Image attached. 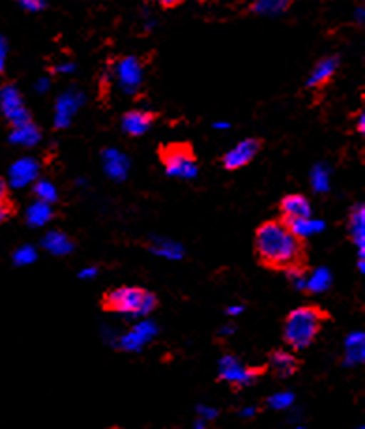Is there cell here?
<instances>
[{
    "instance_id": "4",
    "label": "cell",
    "mask_w": 365,
    "mask_h": 429,
    "mask_svg": "<svg viewBox=\"0 0 365 429\" xmlns=\"http://www.w3.org/2000/svg\"><path fill=\"white\" fill-rule=\"evenodd\" d=\"M160 160L169 177L193 178L197 177L199 165L197 156L190 143H169L160 148Z\"/></svg>"
},
{
    "instance_id": "20",
    "label": "cell",
    "mask_w": 365,
    "mask_h": 429,
    "mask_svg": "<svg viewBox=\"0 0 365 429\" xmlns=\"http://www.w3.org/2000/svg\"><path fill=\"white\" fill-rule=\"evenodd\" d=\"M11 141L17 143V145H25V147H32L36 143L40 141V130L29 122V124H23L19 128H14V133H11Z\"/></svg>"
},
{
    "instance_id": "28",
    "label": "cell",
    "mask_w": 365,
    "mask_h": 429,
    "mask_svg": "<svg viewBox=\"0 0 365 429\" xmlns=\"http://www.w3.org/2000/svg\"><path fill=\"white\" fill-rule=\"evenodd\" d=\"M17 212V207L16 202L11 201L10 197L4 199V201H0V225L4 222H8L11 216H16Z\"/></svg>"
},
{
    "instance_id": "31",
    "label": "cell",
    "mask_w": 365,
    "mask_h": 429,
    "mask_svg": "<svg viewBox=\"0 0 365 429\" xmlns=\"http://www.w3.org/2000/svg\"><path fill=\"white\" fill-rule=\"evenodd\" d=\"M356 130L360 133L365 132V116H364V111L358 113V126H356Z\"/></svg>"
},
{
    "instance_id": "6",
    "label": "cell",
    "mask_w": 365,
    "mask_h": 429,
    "mask_svg": "<svg viewBox=\"0 0 365 429\" xmlns=\"http://www.w3.org/2000/svg\"><path fill=\"white\" fill-rule=\"evenodd\" d=\"M262 143L259 139H245L236 145L232 150H229L223 156V167L227 171H238L242 167H245L247 163L253 162V157L259 154Z\"/></svg>"
},
{
    "instance_id": "12",
    "label": "cell",
    "mask_w": 365,
    "mask_h": 429,
    "mask_svg": "<svg viewBox=\"0 0 365 429\" xmlns=\"http://www.w3.org/2000/svg\"><path fill=\"white\" fill-rule=\"evenodd\" d=\"M268 368L274 369V373L281 379L294 375L298 369H300V360L296 358L294 354L285 353V351H274L270 354V363Z\"/></svg>"
},
{
    "instance_id": "23",
    "label": "cell",
    "mask_w": 365,
    "mask_h": 429,
    "mask_svg": "<svg viewBox=\"0 0 365 429\" xmlns=\"http://www.w3.org/2000/svg\"><path fill=\"white\" fill-rule=\"evenodd\" d=\"M311 182H313V187L315 192H328V186H330V175L326 171L324 167H315V171L311 175Z\"/></svg>"
},
{
    "instance_id": "7",
    "label": "cell",
    "mask_w": 365,
    "mask_h": 429,
    "mask_svg": "<svg viewBox=\"0 0 365 429\" xmlns=\"http://www.w3.org/2000/svg\"><path fill=\"white\" fill-rule=\"evenodd\" d=\"M281 222L289 225V223L296 222V219H304V217L311 216V205L307 197L300 195V193H290L285 195L279 202Z\"/></svg>"
},
{
    "instance_id": "30",
    "label": "cell",
    "mask_w": 365,
    "mask_h": 429,
    "mask_svg": "<svg viewBox=\"0 0 365 429\" xmlns=\"http://www.w3.org/2000/svg\"><path fill=\"white\" fill-rule=\"evenodd\" d=\"M8 197H10V187H8V182L0 177V201H4V199H8Z\"/></svg>"
},
{
    "instance_id": "3",
    "label": "cell",
    "mask_w": 365,
    "mask_h": 429,
    "mask_svg": "<svg viewBox=\"0 0 365 429\" xmlns=\"http://www.w3.org/2000/svg\"><path fill=\"white\" fill-rule=\"evenodd\" d=\"M158 306V298L140 287L110 289L101 298V308L110 314L148 315Z\"/></svg>"
},
{
    "instance_id": "24",
    "label": "cell",
    "mask_w": 365,
    "mask_h": 429,
    "mask_svg": "<svg viewBox=\"0 0 365 429\" xmlns=\"http://www.w3.org/2000/svg\"><path fill=\"white\" fill-rule=\"evenodd\" d=\"M154 252L160 253V255H163V257H169V259L182 257L180 246H176V244H173V242H167V240H158V242L154 244Z\"/></svg>"
},
{
    "instance_id": "22",
    "label": "cell",
    "mask_w": 365,
    "mask_h": 429,
    "mask_svg": "<svg viewBox=\"0 0 365 429\" xmlns=\"http://www.w3.org/2000/svg\"><path fill=\"white\" fill-rule=\"evenodd\" d=\"M34 195H36V199H38V201L49 202V205L56 202V199H58V193H56V187L53 186L51 182H47V180L36 182Z\"/></svg>"
},
{
    "instance_id": "9",
    "label": "cell",
    "mask_w": 365,
    "mask_h": 429,
    "mask_svg": "<svg viewBox=\"0 0 365 429\" xmlns=\"http://www.w3.org/2000/svg\"><path fill=\"white\" fill-rule=\"evenodd\" d=\"M349 234L350 240L356 244L358 253H360V259H358V267H360V272H364V252H365V212H364V205H358L356 208H352L349 217Z\"/></svg>"
},
{
    "instance_id": "17",
    "label": "cell",
    "mask_w": 365,
    "mask_h": 429,
    "mask_svg": "<svg viewBox=\"0 0 365 429\" xmlns=\"http://www.w3.org/2000/svg\"><path fill=\"white\" fill-rule=\"evenodd\" d=\"M43 248L47 252L55 253V255H68V253L73 249V242L68 234L61 231H53L49 232L46 238H43Z\"/></svg>"
},
{
    "instance_id": "2",
    "label": "cell",
    "mask_w": 365,
    "mask_h": 429,
    "mask_svg": "<svg viewBox=\"0 0 365 429\" xmlns=\"http://www.w3.org/2000/svg\"><path fill=\"white\" fill-rule=\"evenodd\" d=\"M330 319V314L319 306H300L292 309L283 324V341L292 351H302L315 343L324 323Z\"/></svg>"
},
{
    "instance_id": "16",
    "label": "cell",
    "mask_w": 365,
    "mask_h": 429,
    "mask_svg": "<svg viewBox=\"0 0 365 429\" xmlns=\"http://www.w3.org/2000/svg\"><path fill=\"white\" fill-rule=\"evenodd\" d=\"M365 358V343H364V334L356 332L350 334L346 339V348H345V363L346 366H356L361 363Z\"/></svg>"
},
{
    "instance_id": "25",
    "label": "cell",
    "mask_w": 365,
    "mask_h": 429,
    "mask_svg": "<svg viewBox=\"0 0 365 429\" xmlns=\"http://www.w3.org/2000/svg\"><path fill=\"white\" fill-rule=\"evenodd\" d=\"M16 4L29 14H38V11L46 10L49 0H16Z\"/></svg>"
},
{
    "instance_id": "11",
    "label": "cell",
    "mask_w": 365,
    "mask_h": 429,
    "mask_svg": "<svg viewBox=\"0 0 365 429\" xmlns=\"http://www.w3.org/2000/svg\"><path fill=\"white\" fill-rule=\"evenodd\" d=\"M38 171L40 165L34 162L32 157H23L19 162H16L10 169V186L11 187H23L26 184H31L38 178Z\"/></svg>"
},
{
    "instance_id": "1",
    "label": "cell",
    "mask_w": 365,
    "mask_h": 429,
    "mask_svg": "<svg viewBox=\"0 0 365 429\" xmlns=\"http://www.w3.org/2000/svg\"><path fill=\"white\" fill-rule=\"evenodd\" d=\"M255 255L260 267L275 272H289L307 263L304 238L294 234L281 219L266 222L257 229Z\"/></svg>"
},
{
    "instance_id": "26",
    "label": "cell",
    "mask_w": 365,
    "mask_h": 429,
    "mask_svg": "<svg viewBox=\"0 0 365 429\" xmlns=\"http://www.w3.org/2000/svg\"><path fill=\"white\" fill-rule=\"evenodd\" d=\"M14 261H16L17 264H31L36 261V252L31 248V246H23V248H19L16 252V255H14Z\"/></svg>"
},
{
    "instance_id": "29",
    "label": "cell",
    "mask_w": 365,
    "mask_h": 429,
    "mask_svg": "<svg viewBox=\"0 0 365 429\" xmlns=\"http://www.w3.org/2000/svg\"><path fill=\"white\" fill-rule=\"evenodd\" d=\"M154 2H158L163 10H175V8L184 4L185 0H154Z\"/></svg>"
},
{
    "instance_id": "21",
    "label": "cell",
    "mask_w": 365,
    "mask_h": 429,
    "mask_svg": "<svg viewBox=\"0 0 365 429\" xmlns=\"http://www.w3.org/2000/svg\"><path fill=\"white\" fill-rule=\"evenodd\" d=\"M287 227L294 232V234H298L300 238H304V237L317 234V232L322 231V229H324V223L319 222V219H313V217L309 216V217H304V219H296V222L289 223Z\"/></svg>"
},
{
    "instance_id": "8",
    "label": "cell",
    "mask_w": 365,
    "mask_h": 429,
    "mask_svg": "<svg viewBox=\"0 0 365 429\" xmlns=\"http://www.w3.org/2000/svg\"><path fill=\"white\" fill-rule=\"evenodd\" d=\"M155 118H158L155 113L143 111V109H133V111H128L122 116V128H124V132L128 133V135L140 137L150 130Z\"/></svg>"
},
{
    "instance_id": "18",
    "label": "cell",
    "mask_w": 365,
    "mask_h": 429,
    "mask_svg": "<svg viewBox=\"0 0 365 429\" xmlns=\"http://www.w3.org/2000/svg\"><path fill=\"white\" fill-rule=\"evenodd\" d=\"M55 217V212H53V207H51L49 202L43 201H36L29 210H26V222L31 223L32 227H41V225H46L47 222H51Z\"/></svg>"
},
{
    "instance_id": "14",
    "label": "cell",
    "mask_w": 365,
    "mask_h": 429,
    "mask_svg": "<svg viewBox=\"0 0 365 429\" xmlns=\"http://www.w3.org/2000/svg\"><path fill=\"white\" fill-rule=\"evenodd\" d=\"M154 334H155L154 324L150 323L139 324V326H135V329L131 330V332L122 339V347L128 348V351H137V348L143 347L148 339L154 338Z\"/></svg>"
},
{
    "instance_id": "34",
    "label": "cell",
    "mask_w": 365,
    "mask_h": 429,
    "mask_svg": "<svg viewBox=\"0 0 365 429\" xmlns=\"http://www.w3.org/2000/svg\"><path fill=\"white\" fill-rule=\"evenodd\" d=\"M197 2H200V4H205V2H212V0H197Z\"/></svg>"
},
{
    "instance_id": "13",
    "label": "cell",
    "mask_w": 365,
    "mask_h": 429,
    "mask_svg": "<svg viewBox=\"0 0 365 429\" xmlns=\"http://www.w3.org/2000/svg\"><path fill=\"white\" fill-rule=\"evenodd\" d=\"M103 165H106V171L110 178L124 180L130 163H128L124 154H120L118 150H106L103 152Z\"/></svg>"
},
{
    "instance_id": "15",
    "label": "cell",
    "mask_w": 365,
    "mask_h": 429,
    "mask_svg": "<svg viewBox=\"0 0 365 429\" xmlns=\"http://www.w3.org/2000/svg\"><path fill=\"white\" fill-rule=\"evenodd\" d=\"M120 83L128 92H133L140 83V66L135 58H125L118 68Z\"/></svg>"
},
{
    "instance_id": "10",
    "label": "cell",
    "mask_w": 365,
    "mask_h": 429,
    "mask_svg": "<svg viewBox=\"0 0 365 429\" xmlns=\"http://www.w3.org/2000/svg\"><path fill=\"white\" fill-rule=\"evenodd\" d=\"M337 66H339V58H337V56H328V58L319 61L317 62V66L313 68V71H311L307 86L313 88V91H322V88L330 85V81L334 79Z\"/></svg>"
},
{
    "instance_id": "33",
    "label": "cell",
    "mask_w": 365,
    "mask_h": 429,
    "mask_svg": "<svg viewBox=\"0 0 365 429\" xmlns=\"http://www.w3.org/2000/svg\"><path fill=\"white\" fill-rule=\"evenodd\" d=\"M240 311H242V308H240V306H236V308H235V309H229V314H230V315H236V314H240Z\"/></svg>"
},
{
    "instance_id": "5",
    "label": "cell",
    "mask_w": 365,
    "mask_h": 429,
    "mask_svg": "<svg viewBox=\"0 0 365 429\" xmlns=\"http://www.w3.org/2000/svg\"><path fill=\"white\" fill-rule=\"evenodd\" d=\"M268 371V366H244L235 356H223L220 362V379L229 383L235 390L253 384L260 375H264Z\"/></svg>"
},
{
    "instance_id": "27",
    "label": "cell",
    "mask_w": 365,
    "mask_h": 429,
    "mask_svg": "<svg viewBox=\"0 0 365 429\" xmlns=\"http://www.w3.org/2000/svg\"><path fill=\"white\" fill-rule=\"evenodd\" d=\"M294 401V396L289 394V392H283V394H275L268 399V405L274 407V409H285L290 403Z\"/></svg>"
},
{
    "instance_id": "32",
    "label": "cell",
    "mask_w": 365,
    "mask_h": 429,
    "mask_svg": "<svg viewBox=\"0 0 365 429\" xmlns=\"http://www.w3.org/2000/svg\"><path fill=\"white\" fill-rule=\"evenodd\" d=\"M96 274H98V270H96V268H88V270H83V272H81V278H92V276H96Z\"/></svg>"
},
{
    "instance_id": "19",
    "label": "cell",
    "mask_w": 365,
    "mask_h": 429,
    "mask_svg": "<svg viewBox=\"0 0 365 429\" xmlns=\"http://www.w3.org/2000/svg\"><path fill=\"white\" fill-rule=\"evenodd\" d=\"M331 276L330 272L326 270V268H319L315 272H311L309 276H305L304 281V291L307 294H315V293H322L326 289L330 287Z\"/></svg>"
}]
</instances>
